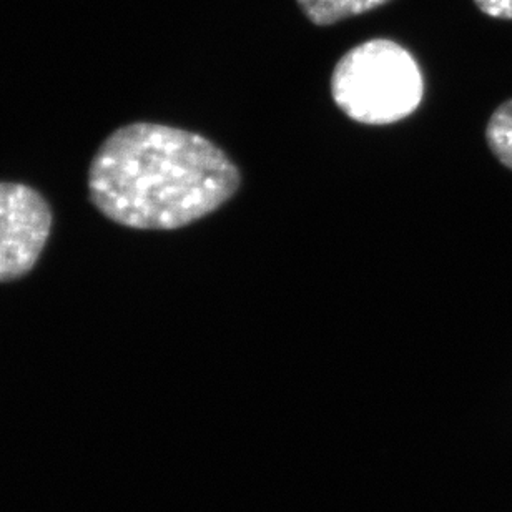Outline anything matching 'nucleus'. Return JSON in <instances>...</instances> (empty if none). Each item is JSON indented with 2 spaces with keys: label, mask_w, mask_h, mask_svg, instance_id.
I'll return each mask as SVG.
<instances>
[{
  "label": "nucleus",
  "mask_w": 512,
  "mask_h": 512,
  "mask_svg": "<svg viewBox=\"0 0 512 512\" xmlns=\"http://www.w3.org/2000/svg\"><path fill=\"white\" fill-rule=\"evenodd\" d=\"M486 142L494 157L512 170V99L494 110L486 127Z\"/></svg>",
  "instance_id": "5"
},
{
  "label": "nucleus",
  "mask_w": 512,
  "mask_h": 512,
  "mask_svg": "<svg viewBox=\"0 0 512 512\" xmlns=\"http://www.w3.org/2000/svg\"><path fill=\"white\" fill-rule=\"evenodd\" d=\"M413 55L389 39H371L346 52L331 75V97L343 114L366 125L406 119L423 100Z\"/></svg>",
  "instance_id": "2"
},
{
  "label": "nucleus",
  "mask_w": 512,
  "mask_h": 512,
  "mask_svg": "<svg viewBox=\"0 0 512 512\" xmlns=\"http://www.w3.org/2000/svg\"><path fill=\"white\" fill-rule=\"evenodd\" d=\"M52 210L37 190L0 182V283L27 275L44 252Z\"/></svg>",
  "instance_id": "3"
},
{
  "label": "nucleus",
  "mask_w": 512,
  "mask_h": 512,
  "mask_svg": "<svg viewBox=\"0 0 512 512\" xmlns=\"http://www.w3.org/2000/svg\"><path fill=\"white\" fill-rule=\"evenodd\" d=\"M474 4L488 17L512 20V0H474Z\"/></svg>",
  "instance_id": "6"
},
{
  "label": "nucleus",
  "mask_w": 512,
  "mask_h": 512,
  "mask_svg": "<svg viewBox=\"0 0 512 512\" xmlns=\"http://www.w3.org/2000/svg\"><path fill=\"white\" fill-rule=\"evenodd\" d=\"M89 195L104 217L135 230H175L237 193L240 172L208 138L162 124L125 125L95 153Z\"/></svg>",
  "instance_id": "1"
},
{
  "label": "nucleus",
  "mask_w": 512,
  "mask_h": 512,
  "mask_svg": "<svg viewBox=\"0 0 512 512\" xmlns=\"http://www.w3.org/2000/svg\"><path fill=\"white\" fill-rule=\"evenodd\" d=\"M306 19L315 25H333L388 4L389 0H296Z\"/></svg>",
  "instance_id": "4"
}]
</instances>
